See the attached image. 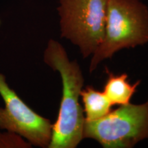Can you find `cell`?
Instances as JSON below:
<instances>
[{
	"label": "cell",
	"instance_id": "cell-1",
	"mask_svg": "<svg viewBox=\"0 0 148 148\" xmlns=\"http://www.w3.org/2000/svg\"><path fill=\"white\" fill-rule=\"evenodd\" d=\"M43 60L51 69L60 73L62 84L58 117L53 123L48 148H75L83 140L85 121L79 103L84 82L82 70L76 61L69 60L63 46L53 39L47 42Z\"/></svg>",
	"mask_w": 148,
	"mask_h": 148
},
{
	"label": "cell",
	"instance_id": "cell-2",
	"mask_svg": "<svg viewBox=\"0 0 148 148\" xmlns=\"http://www.w3.org/2000/svg\"><path fill=\"white\" fill-rule=\"evenodd\" d=\"M148 42V7L140 0H108L104 38L92 54L90 73L118 51Z\"/></svg>",
	"mask_w": 148,
	"mask_h": 148
},
{
	"label": "cell",
	"instance_id": "cell-3",
	"mask_svg": "<svg viewBox=\"0 0 148 148\" xmlns=\"http://www.w3.org/2000/svg\"><path fill=\"white\" fill-rule=\"evenodd\" d=\"M108 0H59L60 36L79 47L82 57L93 54L103 41Z\"/></svg>",
	"mask_w": 148,
	"mask_h": 148
},
{
	"label": "cell",
	"instance_id": "cell-4",
	"mask_svg": "<svg viewBox=\"0 0 148 148\" xmlns=\"http://www.w3.org/2000/svg\"><path fill=\"white\" fill-rule=\"evenodd\" d=\"M90 138L104 148H131L148 139V106H119L95 121H84L83 139Z\"/></svg>",
	"mask_w": 148,
	"mask_h": 148
},
{
	"label": "cell",
	"instance_id": "cell-5",
	"mask_svg": "<svg viewBox=\"0 0 148 148\" xmlns=\"http://www.w3.org/2000/svg\"><path fill=\"white\" fill-rule=\"evenodd\" d=\"M0 95L4 107H0V130L16 133L32 145L48 148L53 123L29 108L13 89L5 75L0 73Z\"/></svg>",
	"mask_w": 148,
	"mask_h": 148
},
{
	"label": "cell",
	"instance_id": "cell-6",
	"mask_svg": "<svg viewBox=\"0 0 148 148\" xmlns=\"http://www.w3.org/2000/svg\"><path fill=\"white\" fill-rule=\"evenodd\" d=\"M106 71L108 77L103 86V92L108 98L112 106H122L130 103L131 98L136 91L140 80L131 84L128 82V75L127 73L114 75L107 68Z\"/></svg>",
	"mask_w": 148,
	"mask_h": 148
},
{
	"label": "cell",
	"instance_id": "cell-7",
	"mask_svg": "<svg viewBox=\"0 0 148 148\" xmlns=\"http://www.w3.org/2000/svg\"><path fill=\"white\" fill-rule=\"evenodd\" d=\"M80 97L84 104V112L86 121H95L100 119L111 111V103L103 91L95 89L92 86L82 88Z\"/></svg>",
	"mask_w": 148,
	"mask_h": 148
},
{
	"label": "cell",
	"instance_id": "cell-8",
	"mask_svg": "<svg viewBox=\"0 0 148 148\" xmlns=\"http://www.w3.org/2000/svg\"><path fill=\"white\" fill-rule=\"evenodd\" d=\"M0 132V148H30L32 145L16 133Z\"/></svg>",
	"mask_w": 148,
	"mask_h": 148
},
{
	"label": "cell",
	"instance_id": "cell-9",
	"mask_svg": "<svg viewBox=\"0 0 148 148\" xmlns=\"http://www.w3.org/2000/svg\"><path fill=\"white\" fill-rule=\"evenodd\" d=\"M146 103H147V106H148V99H147V101H146Z\"/></svg>",
	"mask_w": 148,
	"mask_h": 148
}]
</instances>
